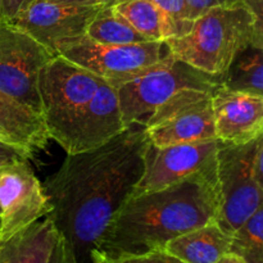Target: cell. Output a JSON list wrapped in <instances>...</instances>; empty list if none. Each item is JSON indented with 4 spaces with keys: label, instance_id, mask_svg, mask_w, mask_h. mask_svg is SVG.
I'll list each match as a JSON object with an SVG mask.
<instances>
[{
    "label": "cell",
    "instance_id": "6da1fadb",
    "mask_svg": "<svg viewBox=\"0 0 263 263\" xmlns=\"http://www.w3.org/2000/svg\"><path fill=\"white\" fill-rule=\"evenodd\" d=\"M145 126L131 123L104 145L67 154L43 184L53 220L79 263H90L113 216L133 195L148 164Z\"/></svg>",
    "mask_w": 263,
    "mask_h": 263
},
{
    "label": "cell",
    "instance_id": "7a4b0ae2",
    "mask_svg": "<svg viewBox=\"0 0 263 263\" xmlns=\"http://www.w3.org/2000/svg\"><path fill=\"white\" fill-rule=\"evenodd\" d=\"M217 167L158 190L133 194L116 212L98 246L109 259L164 248L181 234L217 220Z\"/></svg>",
    "mask_w": 263,
    "mask_h": 263
},
{
    "label": "cell",
    "instance_id": "3957f363",
    "mask_svg": "<svg viewBox=\"0 0 263 263\" xmlns=\"http://www.w3.org/2000/svg\"><path fill=\"white\" fill-rule=\"evenodd\" d=\"M164 43L175 58L205 73L222 76L243 49L263 46V23L241 3L218 5L194 20L184 36Z\"/></svg>",
    "mask_w": 263,
    "mask_h": 263
},
{
    "label": "cell",
    "instance_id": "277c9868",
    "mask_svg": "<svg viewBox=\"0 0 263 263\" xmlns=\"http://www.w3.org/2000/svg\"><path fill=\"white\" fill-rule=\"evenodd\" d=\"M104 80L55 55L37 80L40 115L50 140L64 149L80 113Z\"/></svg>",
    "mask_w": 263,
    "mask_h": 263
},
{
    "label": "cell",
    "instance_id": "5b68a950",
    "mask_svg": "<svg viewBox=\"0 0 263 263\" xmlns=\"http://www.w3.org/2000/svg\"><path fill=\"white\" fill-rule=\"evenodd\" d=\"M221 85V76L205 73L180 59L170 55L161 63L130 81L118 85V102L126 125H144L149 116L185 89L215 91Z\"/></svg>",
    "mask_w": 263,
    "mask_h": 263
},
{
    "label": "cell",
    "instance_id": "8992f818",
    "mask_svg": "<svg viewBox=\"0 0 263 263\" xmlns=\"http://www.w3.org/2000/svg\"><path fill=\"white\" fill-rule=\"evenodd\" d=\"M55 54L115 87L171 55L164 41L113 45L95 43L85 35L57 43Z\"/></svg>",
    "mask_w": 263,
    "mask_h": 263
},
{
    "label": "cell",
    "instance_id": "52a82bcc",
    "mask_svg": "<svg viewBox=\"0 0 263 263\" xmlns=\"http://www.w3.org/2000/svg\"><path fill=\"white\" fill-rule=\"evenodd\" d=\"M258 138L240 145L218 140L220 208L216 222L230 235L263 205V186L252 175V157Z\"/></svg>",
    "mask_w": 263,
    "mask_h": 263
},
{
    "label": "cell",
    "instance_id": "ba28073f",
    "mask_svg": "<svg viewBox=\"0 0 263 263\" xmlns=\"http://www.w3.org/2000/svg\"><path fill=\"white\" fill-rule=\"evenodd\" d=\"M53 57L25 31L0 20V94L41 117L39 73Z\"/></svg>",
    "mask_w": 263,
    "mask_h": 263
},
{
    "label": "cell",
    "instance_id": "9c48e42d",
    "mask_svg": "<svg viewBox=\"0 0 263 263\" xmlns=\"http://www.w3.org/2000/svg\"><path fill=\"white\" fill-rule=\"evenodd\" d=\"M212 94L185 89L159 105L144 123L151 145L163 148L216 139Z\"/></svg>",
    "mask_w": 263,
    "mask_h": 263
},
{
    "label": "cell",
    "instance_id": "30bf717a",
    "mask_svg": "<svg viewBox=\"0 0 263 263\" xmlns=\"http://www.w3.org/2000/svg\"><path fill=\"white\" fill-rule=\"evenodd\" d=\"M51 207L30 162L0 170V243L41 220Z\"/></svg>",
    "mask_w": 263,
    "mask_h": 263
},
{
    "label": "cell",
    "instance_id": "8fae6325",
    "mask_svg": "<svg viewBox=\"0 0 263 263\" xmlns=\"http://www.w3.org/2000/svg\"><path fill=\"white\" fill-rule=\"evenodd\" d=\"M102 5H68L50 0H27L9 21L55 54L57 43L85 35ZM57 55V54H55Z\"/></svg>",
    "mask_w": 263,
    "mask_h": 263
},
{
    "label": "cell",
    "instance_id": "7c38bea8",
    "mask_svg": "<svg viewBox=\"0 0 263 263\" xmlns=\"http://www.w3.org/2000/svg\"><path fill=\"white\" fill-rule=\"evenodd\" d=\"M217 148V139L175 144L163 148L151 145L145 174L133 194L162 189L195 172L216 168Z\"/></svg>",
    "mask_w": 263,
    "mask_h": 263
},
{
    "label": "cell",
    "instance_id": "4fadbf2b",
    "mask_svg": "<svg viewBox=\"0 0 263 263\" xmlns=\"http://www.w3.org/2000/svg\"><path fill=\"white\" fill-rule=\"evenodd\" d=\"M127 127L123 122L117 90L103 81L74 122L64 151L81 153L104 145Z\"/></svg>",
    "mask_w": 263,
    "mask_h": 263
},
{
    "label": "cell",
    "instance_id": "5bb4252c",
    "mask_svg": "<svg viewBox=\"0 0 263 263\" xmlns=\"http://www.w3.org/2000/svg\"><path fill=\"white\" fill-rule=\"evenodd\" d=\"M216 139L247 144L263 134V97L218 86L212 94Z\"/></svg>",
    "mask_w": 263,
    "mask_h": 263
},
{
    "label": "cell",
    "instance_id": "9a60e30c",
    "mask_svg": "<svg viewBox=\"0 0 263 263\" xmlns=\"http://www.w3.org/2000/svg\"><path fill=\"white\" fill-rule=\"evenodd\" d=\"M49 140L40 116L0 94V141L36 154L46 148Z\"/></svg>",
    "mask_w": 263,
    "mask_h": 263
},
{
    "label": "cell",
    "instance_id": "2e32d148",
    "mask_svg": "<svg viewBox=\"0 0 263 263\" xmlns=\"http://www.w3.org/2000/svg\"><path fill=\"white\" fill-rule=\"evenodd\" d=\"M61 233L45 216L0 243V263H49Z\"/></svg>",
    "mask_w": 263,
    "mask_h": 263
},
{
    "label": "cell",
    "instance_id": "e0dca14e",
    "mask_svg": "<svg viewBox=\"0 0 263 263\" xmlns=\"http://www.w3.org/2000/svg\"><path fill=\"white\" fill-rule=\"evenodd\" d=\"M230 240V234L212 221L176 236L164 246V249L185 263H216L229 253Z\"/></svg>",
    "mask_w": 263,
    "mask_h": 263
},
{
    "label": "cell",
    "instance_id": "ac0fdd59",
    "mask_svg": "<svg viewBox=\"0 0 263 263\" xmlns=\"http://www.w3.org/2000/svg\"><path fill=\"white\" fill-rule=\"evenodd\" d=\"M221 86L263 97V46L249 45L236 54L221 76Z\"/></svg>",
    "mask_w": 263,
    "mask_h": 263
},
{
    "label": "cell",
    "instance_id": "d6986e66",
    "mask_svg": "<svg viewBox=\"0 0 263 263\" xmlns=\"http://www.w3.org/2000/svg\"><path fill=\"white\" fill-rule=\"evenodd\" d=\"M110 8L146 41H166L170 39L166 18L151 0H122Z\"/></svg>",
    "mask_w": 263,
    "mask_h": 263
},
{
    "label": "cell",
    "instance_id": "ffe728a7",
    "mask_svg": "<svg viewBox=\"0 0 263 263\" xmlns=\"http://www.w3.org/2000/svg\"><path fill=\"white\" fill-rule=\"evenodd\" d=\"M85 36L99 44H136L145 43V39L136 32L113 8H102L87 25Z\"/></svg>",
    "mask_w": 263,
    "mask_h": 263
},
{
    "label": "cell",
    "instance_id": "44dd1931",
    "mask_svg": "<svg viewBox=\"0 0 263 263\" xmlns=\"http://www.w3.org/2000/svg\"><path fill=\"white\" fill-rule=\"evenodd\" d=\"M229 253L247 263H263V205L231 234Z\"/></svg>",
    "mask_w": 263,
    "mask_h": 263
},
{
    "label": "cell",
    "instance_id": "7402d4cb",
    "mask_svg": "<svg viewBox=\"0 0 263 263\" xmlns=\"http://www.w3.org/2000/svg\"><path fill=\"white\" fill-rule=\"evenodd\" d=\"M164 15L168 25L170 39L180 37L187 33L194 21L190 20L184 0H151Z\"/></svg>",
    "mask_w": 263,
    "mask_h": 263
},
{
    "label": "cell",
    "instance_id": "603a6c76",
    "mask_svg": "<svg viewBox=\"0 0 263 263\" xmlns=\"http://www.w3.org/2000/svg\"><path fill=\"white\" fill-rule=\"evenodd\" d=\"M113 263H185L176 256L170 253L164 248L146 252L138 256L122 257V258L110 259Z\"/></svg>",
    "mask_w": 263,
    "mask_h": 263
},
{
    "label": "cell",
    "instance_id": "cb8c5ba5",
    "mask_svg": "<svg viewBox=\"0 0 263 263\" xmlns=\"http://www.w3.org/2000/svg\"><path fill=\"white\" fill-rule=\"evenodd\" d=\"M33 157L35 154L26 149L0 141V170L22 162H30Z\"/></svg>",
    "mask_w": 263,
    "mask_h": 263
},
{
    "label": "cell",
    "instance_id": "d4e9b609",
    "mask_svg": "<svg viewBox=\"0 0 263 263\" xmlns=\"http://www.w3.org/2000/svg\"><path fill=\"white\" fill-rule=\"evenodd\" d=\"M184 2L186 4L190 20L194 21L212 8L218 7V5L235 4L238 0H184Z\"/></svg>",
    "mask_w": 263,
    "mask_h": 263
},
{
    "label": "cell",
    "instance_id": "484cf974",
    "mask_svg": "<svg viewBox=\"0 0 263 263\" xmlns=\"http://www.w3.org/2000/svg\"><path fill=\"white\" fill-rule=\"evenodd\" d=\"M74 258L76 257H74L68 241L63 236L59 235L55 247L53 249V253L50 256V259H49V263H72Z\"/></svg>",
    "mask_w": 263,
    "mask_h": 263
},
{
    "label": "cell",
    "instance_id": "4316f807",
    "mask_svg": "<svg viewBox=\"0 0 263 263\" xmlns=\"http://www.w3.org/2000/svg\"><path fill=\"white\" fill-rule=\"evenodd\" d=\"M27 0H2V8H0V20L12 21L15 17L21 8L25 5Z\"/></svg>",
    "mask_w": 263,
    "mask_h": 263
},
{
    "label": "cell",
    "instance_id": "83f0119b",
    "mask_svg": "<svg viewBox=\"0 0 263 263\" xmlns=\"http://www.w3.org/2000/svg\"><path fill=\"white\" fill-rule=\"evenodd\" d=\"M238 3H241L246 5L258 21L262 22V0H238Z\"/></svg>",
    "mask_w": 263,
    "mask_h": 263
},
{
    "label": "cell",
    "instance_id": "f1b7e54d",
    "mask_svg": "<svg viewBox=\"0 0 263 263\" xmlns=\"http://www.w3.org/2000/svg\"><path fill=\"white\" fill-rule=\"evenodd\" d=\"M50 2L59 3V4L68 5H97L99 4L98 0H50Z\"/></svg>",
    "mask_w": 263,
    "mask_h": 263
},
{
    "label": "cell",
    "instance_id": "f546056e",
    "mask_svg": "<svg viewBox=\"0 0 263 263\" xmlns=\"http://www.w3.org/2000/svg\"><path fill=\"white\" fill-rule=\"evenodd\" d=\"M90 263H113L108 258L105 254H103L102 252L98 251V249H94L90 254Z\"/></svg>",
    "mask_w": 263,
    "mask_h": 263
},
{
    "label": "cell",
    "instance_id": "4dcf8cb0",
    "mask_svg": "<svg viewBox=\"0 0 263 263\" xmlns=\"http://www.w3.org/2000/svg\"><path fill=\"white\" fill-rule=\"evenodd\" d=\"M216 263H247L244 259H241L240 257L235 256L233 253H226L221 257Z\"/></svg>",
    "mask_w": 263,
    "mask_h": 263
},
{
    "label": "cell",
    "instance_id": "1f68e13d",
    "mask_svg": "<svg viewBox=\"0 0 263 263\" xmlns=\"http://www.w3.org/2000/svg\"><path fill=\"white\" fill-rule=\"evenodd\" d=\"M120 2H122V0H98L99 5H102L103 8L115 7V5L118 4Z\"/></svg>",
    "mask_w": 263,
    "mask_h": 263
},
{
    "label": "cell",
    "instance_id": "d6a6232c",
    "mask_svg": "<svg viewBox=\"0 0 263 263\" xmlns=\"http://www.w3.org/2000/svg\"><path fill=\"white\" fill-rule=\"evenodd\" d=\"M72 263H79V261H77V259L74 258V259H73V262H72Z\"/></svg>",
    "mask_w": 263,
    "mask_h": 263
},
{
    "label": "cell",
    "instance_id": "836d02e7",
    "mask_svg": "<svg viewBox=\"0 0 263 263\" xmlns=\"http://www.w3.org/2000/svg\"><path fill=\"white\" fill-rule=\"evenodd\" d=\"M0 8H2V0H0Z\"/></svg>",
    "mask_w": 263,
    "mask_h": 263
}]
</instances>
